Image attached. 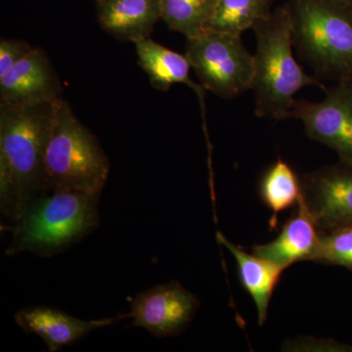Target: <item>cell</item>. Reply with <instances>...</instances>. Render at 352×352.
<instances>
[{
    "mask_svg": "<svg viewBox=\"0 0 352 352\" xmlns=\"http://www.w3.org/2000/svg\"><path fill=\"white\" fill-rule=\"evenodd\" d=\"M294 46L322 80L352 82V0H287Z\"/></svg>",
    "mask_w": 352,
    "mask_h": 352,
    "instance_id": "cell-4",
    "label": "cell"
},
{
    "mask_svg": "<svg viewBox=\"0 0 352 352\" xmlns=\"http://www.w3.org/2000/svg\"><path fill=\"white\" fill-rule=\"evenodd\" d=\"M320 102L296 99L289 119L302 120L307 135L338 153L352 166V82H338Z\"/></svg>",
    "mask_w": 352,
    "mask_h": 352,
    "instance_id": "cell-7",
    "label": "cell"
},
{
    "mask_svg": "<svg viewBox=\"0 0 352 352\" xmlns=\"http://www.w3.org/2000/svg\"><path fill=\"white\" fill-rule=\"evenodd\" d=\"M55 103L0 101V208L12 223L32 201L50 191L45 154Z\"/></svg>",
    "mask_w": 352,
    "mask_h": 352,
    "instance_id": "cell-1",
    "label": "cell"
},
{
    "mask_svg": "<svg viewBox=\"0 0 352 352\" xmlns=\"http://www.w3.org/2000/svg\"><path fill=\"white\" fill-rule=\"evenodd\" d=\"M263 205L273 212L271 228L277 226V214L296 206L303 195L302 179L287 162L278 157L268 166L258 182Z\"/></svg>",
    "mask_w": 352,
    "mask_h": 352,
    "instance_id": "cell-16",
    "label": "cell"
},
{
    "mask_svg": "<svg viewBox=\"0 0 352 352\" xmlns=\"http://www.w3.org/2000/svg\"><path fill=\"white\" fill-rule=\"evenodd\" d=\"M302 198L322 232L352 226V166L340 162L305 175Z\"/></svg>",
    "mask_w": 352,
    "mask_h": 352,
    "instance_id": "cell-9",
    "label": "cell"
},
{
    "mask_svg": "<svg viewBox=\"0 0 352 352\" xmlns=\"http://www.w3.org/2000/svg\"><path fill=\"white\" fill-rule=\"evenodd\" d=\"M256 50L252 88L254 115L264 119H289L295 95L307 87L325 89L317 76H309L293 54L291 19L285 4L252 28Z\"/></svg>",
    "mask_w": 352,
    "mask_h": 352,
    "instance_id": "cell-2",
    "label": "cell"
},
{
    "mask_svg": "<svg viewBox=\"0 0 352 352\" xmlns=\"http://www.w3.org/2000/svg\"><path fill=\"white\" fill-rule=\"evenodd\" d=\"M32 50V46L27 41L2 38L0 41V78Z\"/></svg>",
    "mask_w": 352,
    "mask_h": 352,
    "instance_id": "cell-20",
    "label": "cell"
},
{
    "mask_svg": "<svg viewBox=\"0 0 352 352\" xmlns=\"http://www.w3.org/2000/svg\"><path fill=\"white\" fill-rule=\"evenodd\" d=\"M200 300L177 281L157 285L139 293L131 302V326L157 338L182 333L193 320Z\"/></svg>",
    "mask_w": 352,
    "mask_h": 352,
    "instance_id": "cell-8",
    "label": "cell"
},
{
    "mask_svg": "<svg viewBox=\"0 0 352 352\" xmlns=\"http://www.w3.org/2000/svg\"><path fill=\"white\" fill-rule=\"evenodd\" d=\"M185 55L201 87L220 98H235L251 89L254 55L241 36L208 30L186 38Z\"/></svg>",
    "mask_w": 352,
    "mask_h": 352,
    "instance_id": "cell-6",
    "label": "cell"
},
{
    "mask_svg": "<svg viewBox=\"0 0 352 352\" xmlns=\"http://www.w3.org/2000/svg\"><path fill=\"white\" fill-rule=\"evenodd\" d=\"M315 263L344 266L352 271V226L321 232Z\"/></svg>",
    "mask_w": 352,
    "mask_h": 352,
    "instance_id": "cell-19",
    "label": "cell"
},
{
    "mask_svg": "<svg viewBox=\"0 0 352 352\" xmlns=\"http://www.w3.org/2000/svg\"><path fill=\"white\" fill-rule=\"evenodd\" d=\"M99 197L72 190L38 197L13 222L6 254L28 252L48 258L66 251L98 227Z\"/></svg>",
    "mask_w": 352,
    "mask_h": 352,
    "instance_id": "cell-3",
    "label": "cell"
},
{
    "mask_svg": "<svg viewBox=\"0 0 352 352\" xmlns=\"http://www.w3.org/2000/svg\"><path fill=\"white\" fill-rule=\"evenodd\" d=\"M134 44L138 63L149 76L152 87L166 91L175 83H183L200 94L201 87L190 78L191 65L186 55L168 50L151 38Z\"/></svg>",
    "mask_w": 352,
    "mask_h": 352,
    "instance_id": "cell-15",
    "label": "cell"
},
{
    "mask_svg": "<svg viewBox=\"0 0 352 352\" xmlns=\"http://www.w3.org/2000/svg\"><path fill=\"white\" fill-rule=\"evenodd\" d=\"M62 92L59 76L41 48L32 47L0 78V101L6 103H54L62 98Z\"/></svg>",
    "mask_w": 352,
    "mask_h": 352,
    "instance_id": "cell-10",
    "label": "cell"
},
{
    "mask_svg": "<svg viewBox=\"0 0 352 352\" xmlns=\"http://www.w3.org/2000/svg\"><path fill=\"white\" fill-rule=\"evenodd\" d=\"M95 1H96L97 3H99V2L103 1V0H95Z\"/></svg>",
    "mask_w": 352,
    "mask_h": 352,
    "instance_id": "cell-21",
    "label": "cell"
},
{
    "mask_svg": "<svg viewBox=\"0 0 352 352\" xmlns=\"http://www.w3.org/2000/svg\"><path fill=\"white\" fill-rule=\"evenodd\" d=\"M45 168L50 191L72 190L100 196L108 182L107 155L63 98L55 103Z\"/></svg>",
    "mask_w": 352,
    "mask_h": 352,
    "instance_id": "cell-5",
    "label": "cell"
},
{
    "mask_svg": "<svg viewBox=\"0 0 352 352\" xmlns=\"http://www.w3.org/2000/svg\"><path fill=\"white\" fill-rule=\"evenodd\" d=\"M129 314L99 320H82L55 308L25 307L15 315V321L25 333L38 335L48 351L55 352L83 339L88 333L107 327Z\"/></svg>",
    "mask_w": 352,
    "mask_h": 352,
    "instance_id": "cell-11",
    "label": "cell"
},
{
    "mask_svg": "<svg viewBox=\"0 0 352 352\" xmlns=\"http://www.w3.org/2000/svg\"><path fill=\"white\" fill-rule=\"evenodd\" d=\"M217 239L235 258L241 284L254 300L258 324L263 326L267 318L271 298L284 268L256 254H248L239 245L231 243L223 234L217 232Z\"/></svg>",
    "mask_w": 352,
    "mask_h": 352,
    "instance_id": "cell-14",
    "label": "cell"
},
{
    "mask_svg": "<svg viewBox=\"0 0 352 352\" xmlns=\"http://www.w3.org/2000/svg\"><path fill=\"white\" fill-rule=\"evenodd\" d=\"M97 19L113 38L136 43L150 38L161 19L160 0H103L97 3Z\"/></svg>",
    "mask_w": 352,
    "mask_h": 352,
    "instance_id": "cell-13",
    "label": "cell"
},
{
    "mask_svg": "<svg viewBox=\"0 0 352 352\" xmlns=\"http://www.w3.org/2000/svg\"><path fill=\"white\" fill-rule=\"evenodd\" d=\"M219 0H160L161 19L171 31L194 38L207 31Z\"/></svg>",
    "mask_w": 352,
    "mask_h": 352,
    "instance_id": "cell-18",
    "label": "cell"
},
{
    "mask_svg": "<svg viewBox=\"0 0 352 352\" xmlns=\"http://www.w3.org/2000/svg\"><path fill=\"white\" fill-rule=\"evenodd\" d=\"M275 0H219L207 28L210 31L242 36L273 12Z\"/></svg>",
    "mask_w": 352,
    "mask_h": 352,
    "instance_id": "cell-17",
    "label": "cell"
},
{
    "mask_svg": "<svg viewBox=\"0 0 352 352\" xmlns=\"http://www.w3.org/2000/svg\"><path fill=\"white\" fill-rule=\"evenodd\" d=\"M296 208L276 239L252 248L254 254L284 270L300 261H315L320 245L321 232L302 197Z\"/></svg>",
    "mask_w": 352,
    "mask_h": 352,
    "instance_id": "cell-12",
    "label": "cell"
}]
</instances>
